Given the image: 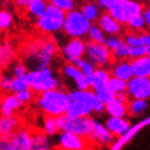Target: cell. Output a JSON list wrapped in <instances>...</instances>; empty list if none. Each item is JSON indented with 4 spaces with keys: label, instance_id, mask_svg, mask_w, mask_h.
Masks as SVG:
<instances>
[{
    "label": "cell",
    "instance_id": "ffe728a7",
    "mask_svg": "<svg viewBox=\"0 0 150 150\" xmlns=\"http://www.w3.org/2000/svg\"><path fill=\"white\" fill-rule=\"evenodd\" d=\"M134 76L150 78V57L144 55L140 58H135L130 62Z\"/></svg>",
    "mask_w": 150,
    "mask_h": 150
},
{
    "label": "cell",
    "instance_id": "9c48e42d",
    "mask_svg": "<svg viewBox=\"0 0 150 150\" xmlns=\"http://www.w3.org/2000/svg\"><path fill=\"white\" fill-rule=\"evenodd\" d=\"M127 95L133 98L148 100L150 97V78L133 76L127 81Z\"/></svg>",
    "mask_w": 150,
    "mask_h": 150
},
{
    "label": "cell",
    "instance_id": "7c38bea8",
    "mask_svg": "<svg viewBox=\"0 0 150 150\" xmlns=\"http://www.w3.org/2000/svg\"><path fill=\"white\" fill-rule=\"evenodd\" d=\"M58 146L60 150H84L85 140L80 135L62 132L58 138Z\"/></svg>",
    "mask_w": 150,
    "mask_h": 150
},
{
    "label": "cell",
    "instance_id": "4dcf8cb0",
    "mask_svg": "<svg viewBox=\"0 0 150 150\" xmlns=\"http://www.w3.org/2000/svg\"><path fill=\"white\" fill-rule=\"evenodd\" d=\"M128 49H129V46L124 42V40H121L118 42V45L111 51V53L117 60H122L128 58Z\"/></svg>",
    "mask_w": 150,
    "mask_h": 150
},
{
    "label": "cell",
    "instance_id": "5b68a950",
    "mask_svg": "<svg viewBox=\"0 0 150 150\" xmlns=\"http://www.w3.org/2000/svg\"><path fill=\"white\" fill-rule=\"evenodd\" d=\"M57 123L59 132H69L83 137V138H86V137H90L91 134L93 120L89 116L71 117L64 113L57 117Z\"/></svg>",
    "mask_w": 150,
    "mask_h": 150
},
{
    "label": "cell",
    "instance_id": "e0dca14e",
    "mask_svg": "<svg viewBox=\"0 0 150 150\" xmlns=\"http://www.w3.org/2000/svg\"><path fill=\"white\" fill-rule=\"evenodd\" d=\"M90 138L96 140L97 143H100V144H108V143H111L112 139H113V134L110 132L106 126H103V124L98 123L96 121H93Z\"/></svg>",
    "mask_w": 150,
    "mask_h": 150
},
{
    "label": "cell",
    "instance_id": "d6a6232c",
    "mask_svg": "<svg viewBox=\"0 0 150 150\" xmlns=\"http://www.w3.org/2000/svg\"><path fill=\"white\" fill-rule=\"evenodd\" d=\"M128 25V27L130 30H133V31H137V32H139V31H143L145 27H146V25H145V20H144V17H143V14H138V15H134L129 18V20L127 21Z\"/></svg>",
    "mask_w": 150,
    "mask_h": 150
},
{
    "label": "cell",
    "instance_id": "d4e9b609",
    "mask_svg": "<svg viewBox=\"0 0 150 150\" xmlns=\"http://www.w3.org/2000/svg\"><path fill=\"white\" fill-rule=\"evenodd\" d=\"M32 150H51V142L43 132H32Z\"/></svg>",
    "mask_w": 150,
    "mask_h": 150
},
{
    "label": "cell",
    "instance_id": "277c9868",
    "mask_svg": "<svg viewBox=\"0 0 150 150\" xmlns=\"http://www.w3.org/2000/svg\"><path fill=\"white\" fill-rule=\"evenodd\" d=\"M65 12L55 6L48 4L45 12L36 18V27L40 32L45 35H53L57 33L63 28Z\"/></svg>",
    "mask_w": 150,
    "mask_h": 150
},
{
    "label": "cell",
    "instance_id": "60d3db41",
    "mask_svg": "<svg viewBox=\"0 0 150 150\" xmlns=\"http://www.w3.org/2000/svg\"><path fill=\"white\" fill-rule=\"evenodd\" d=\"M97 95V97L101 100V101L106 105L107 102H110L112 98H115V93L113 92H111L107 87H103V89H101V90H97V91H93Z\"/></svg>",
    "mask_w": 150,
    "mask_h": 150
},
{
    "label": "cell",
    "instance_id": "d6986e66",
    "mask_svg": "<svg viewBox=\"0 0 150 150\" xmlns=\"http://www.w3.org/2000/svg\"><path fill=\"white\" fill-rule=\"evenodd\" d=\"M110 78H111V75L106 69H103V68H96L95 71L90 76V86L93 89V91L107 87V83Z\"/></svg>",
    "mask_w": 150,
    "mask_h": 150
},
{
    "label": "cell",
    "instance_id": "f546056e",
    "mask_svg": "<svg viewBox=\"0 0 150 150\" xmlns=\"http://www.w3.org/2000/svg\"><path fill=\"white\" fill-rule=\"evenodd\" d=\"M12 25H14V16H12V14L9 10L1 9L0 10V32L10 30Z\"/></svg>",
    "mask_w": 150,
    "mask_h": 150
},
{
    "label": "cell",
    "instance_id": "b9f144b4",
    "mask_svg": "<svg viewBox=\"0 0 150 150\" xmlns=\"http://www.w3.org/2000/svg\"><path fill=\"white\" fill-rule=\"evenodd\" d=\"M0 150H16L10 137H0Z\"/></svg>",
    "mask_w": 150,
    "mask_h": 150
},
{
    "label": "cell",
    "instance_id": "8fae6325",
    "mask_svg": "<svg viewBox=\"0 0 150 150\" xmlns=\"http://www.w3.org/2000/svg\"><path fill=\"white\" fill-rule=\"evenodd\" d=\"M21 101L17 98L15 93H1L0 96V115L1 116H11L16 115L17 111L22 108Z\"/></svg>",
    "mask_w": 150,
    "mask_h": 150
},
{
    "label": "cell",
    "instance_id": "2e32d148",
    "mask_svg": "<svg viewBox=\"0 0 150 150\" xmlns=\"http://www.w3.org/2000/svg\"><path fill=\"white\" fill-rule=\"evenodd\" d=\"M97 25L106 35H118L122 31V25L116 18L112 17L107 11L100 14L97 18Z\"/></svg>",
    "mask_w": 150,
    "mask_h": 150
},
{
    "label": "cell",
    "instance_id": "74e56055",
    "mask_svg": "<svg viewBox=\"0 0 150 150\" xmlns=\"http://www.w3.org/2000/svg\"><path fill=\"white\" fill-rule=\"evenodd\" d=\"M28 71V68L22 62H16L11 65V75L12 76H25Z\"/></svg>",
    "mask_w": 150,
    "mask_h": 150
},
{
    "label": "cell",
    "instance_id": "7bdbcfd3",
    "mask_svg": "<svg viewBox=\"0 0 150 150\" xmlns=\"http://www.w3.org/2000/svg\"><path fill=\"white\" fill-rule=\"evenodd\" d=\"M138 35H139L140 45L146 48H150V32H140Z\"/></svg>",
    "mask_w": 150,
    "mask_h": 150
},
{
    "label": "cell",
    "instance_id": "7402d4cb",
    "mask_svg": "<svg viewBox=\"0 0 150 150\" xmlns=\"http://www.w3.org/2000/svg\"><path fill=\"white\" fill-rule=\"evenodd\" d=\"M80 12L84 15L85 18H87L91 23L97 21V18L101 14V8L98 6V4L95 0H87L83 5L80 6Z\"/></svg>",
    "mask_w": 150,
    "mask_h": 150
},
{
    "label": "cell",
    "instance_id": "ba28073f",
    "mask_svg": "<svg viewBox=\"0 0 150 150\" xmlns=\"http://www.w3.org/2000/svg\"><path fill=\"white\" fill-rule=\"evenodd\" d=\"M85 54L87 59L92 62L97 67H105L110 64L112 59L111 51L105 46V43H96V42H86V51Z\"/></svg>",
    "mask_w": 150,
    "mask_h": 150
},
{
    "label": "cell",
    "instance_id": "6da1fadb",
    "mask_svg": "<svg viewBox=\"0 0 150 150\" xmlns=\"http://www.w3.org/2000/svg\"><path fill=\"white\" fill-rule=\"evenodd\" d=\"M58 54V46L52 38H37L30 41L22 49V63L28 70L41 69L52 64Z\"/></svg>",
    "mask_w": 150,
    "mask_h": 150
},
{
    "label": "cell",
    "instance_id": "52a82bcc",
    "mask_svg": "<svg viewBox=\"0 0 150 150\" xmlns=\"http://www.w3.org/2000/svg\"><path fill=\"white\" fill-rule=\"evenodd\" d=\"M144 8L139 0H117L106 10L121 25L127 23L132 16L142 14Z\"/></svg>",
    "mask_w": 150,
    "mask_h": 150
},
{
    "label": "cell",
    "instance_id": "4316f807",
    "mask_svg": "<svg viewBox=\"0 0 150 150\" xmlns=\"http://www.w3.org/2000/svg\"><path fill=\"white\" fill-rule=\"evenodd\" d=\"M71 64L74 65H76L79 69L81 70V73H83L84 75H86V76H91L92 73L95 71L96 69V65L92 63V62H90L89 59H84L83 57L81 58H78V59H75L71 62Z\"/></svg>",
    "mask_w": 150,
    "mask_h": 150
},
{
    "label": "cell",
    "instance_id": "ee69618b",
    "mask_svg": "<svg viewBox=\"0 0 150 150\" xmlns=\"http://www.w3.org/2000/svg\"><path fill=\"white\" fill-rule=\"evenodd\" d=\"M95 1L98 4V6L102 10H107L115 1H117V0H95Z\"/></svg>",
    "mask_w": 150,
    "mask_h": 150
},
{
    "label": "cell",
    "instance_id": "d590c367",
    "mask_svg": "<svg viewBox=\"0 0 150 150\" xmlns=\"http://www.w3.org/2000/svg\"><path fill=\"white\" fill-rule=\"evenodd\" d=\"M63 74L65 75L67 78H69L71 80H75V79H78L83 73H81V70L79 69L76 65H74L71 63H68L63 68Z\"/></svg>",
    "mask_w": 150,
    "mask_h": 150
},
{
    "label": "cell",
    "instance_id": "83f0119b",
    "mask_svg": "<svg viewBox=\"0 0 150 150\" xmlns=\"http://www.w3.org/2000/svg\"><path fill=\"white\" fill-rule=\"evenodd\" d=\"M87 37H89V41L91 42H96V43H105L106 40V33L101 30V27L96 23H91V26L87 31Z\"/></svg>",
    "mask_w": 150,
    "mask_h": 150
},
{
    "label": "cell",
    "instance_id": "44dd1931",
    "mask_svg": "<svg viewBox=\"0 0 150 150\" xmlns=\"http://www.w3.org/2000/svg\"><path fill=\"white\" fill-rule=\"evenodd\" d=\"M112 76H116L118 79H122L124 81H128L130 78H133V69L130 62L127 59L118 60V63L112 68Z\"/></svg>",
    "mask_w": 150,
    "mask_h": 150
},
{
    "label": "cell",
    "instance_id": "c3c4849f",
    "mask_svg": "<svg viewBox=\"0 0 150 150\" xmlns=\"http://www.w3.org/2000/svg\"><path fill=\"white\" fill-rule=\"evenodd\" d=\"M148 57H150V48H148V53H146Z\"/></svg>",
    "mask_w": 150,
    "mask_h": 150
},
{
    "label": "cell",
    "instance_id": "3957f363",
    "mask_svg": "<svg viewBox=\"0 0 150 150\" xmlns=\"http://www.w3.org/2000/svg\"><path fill=\"white\" fill-rule=\"evenodd\" d=\"M26 78L28 81L30 89L37 93L59 87V80L54 75L51 67L28 70L26 74Z\"/></svg>",
    "mask_w": 150,
    "mask_h": 150
},
{
    "label": "cell",
    "instance_id": "836d02e7",
    "mask_svg": "<svg viewBox=\"0 0 150 150\" xmlns=\"http://www.w3.org/2000/svg\"><path fill=\"white\" fill-rule=\"evenodd\" d=\"M146 108H148V101L142 98H134V101H132V103L128 106V111L134 116L140 115Z\"/></svg>",
    "mask_w": 150,
    "mask_h": 150
},
{
    "label": "cell",
    "instance_id": "5bb4252c",
    "mask_svg": "<svg viewBox=\"0 0 150 150\" xmlns=\"http://www.w3.org/2000/svg\"><path fill=\"white\" fill-rule=\"evenodd\" d=\"M16 150H32V132L28 128L20 127L11 135Z\"/></svg>",
    "mask_w": 150,
    "mask_h": 150
},
{
    "label": "cell",
    "instance_id": "603a6c76",
    "mask_svg": "<svg viewBox=\"0 0 150 150\" xmlns=\"http://www.w3.org/2000/svg\"><path fill=\"white\" fill-rule=\"evenodd\" d=\"M105 111L111 117H124L128 112V106L127 103H123L116 98H112L110 102L105 105Z\"/></svg>",
    "mask_w": 150,
    "mask_h": 150
},
{
    "label": "cell",
    "instance_id": "4fadbf2b",
    "mask_svg": "<svg viewBox=\"0 0 150 150\" xmlns=\"http://www.w3.org/2000/svg\"><path fill=\"white\" fill-rule=\"evenodd\" d=\"M16 48L9 40L0 41V68L3 70L8 69L16 60Z\"/></svg>",
    "mask_w": 150,
    "mask_h": 150
},
{
    "label": "cell",
    "instance_id": "1f68e13d",
    "mask_svg": "<svg viewBox=\"0 0 150 150\" xmlns=\"http://www.w3.org/2000/svg\"><path fill=\"white\" fill-rule=\"evenodd\" d=\"M26 89H30L26 75H25V76H12V83H11V92L12 93H17L22 90H26Z\"/></svg>",
    "mask_w": 150,
    "mask_h": 150
},
{
    "label": "cell",
    "instance_id": "8d00e7d4",
    "mask_svg": "<svg viewBox=\"0 0 150 150\" xmlns=\"http://www.w3.org/2000/svg\"><path fill=\"white\" fill-rule=\"evenodd\" d=\"M148 53V48L146 47H143V46H129L128 49V58H140V57H144Z\"/></svg>",
    "mask_w": 150,
    "mask_h": 150
},
{
    "label": "cell",
    "instance_id": "30bf717a",
    "mask_svg": "<svg viewBox=\"0 0 150 150\" xmlns=\"http://www.w3.org/2000/svg\"><path fill=\"white\" fill-rule=\"evenodd\" d=\"M86 42L83 38H70L62 47V54L68 63L85 55Z\"/></svg>",
    "mask_w": 150,
    "mask_h": 150
},
{
    "label": "cell",
    "instance_id": "f1b7e54d",
    "mask_svg": "<svg viewBox=\"0 0 150 150\" xmlns=\"http://www.w3.org/2000/svg\"><path fill=\"white\" fill-rule=\"evenodd\" d=\"M107 89L116 93H121V92H126L127 90V81H124L122 79H118L116 76H111L108 83H107Z\"/></svg>",
    "mask_w": 150,
    "mask_h": 150
},
{
    "label": "cell",
    "instance_id": "7a4b0ae2",
    "mask_svg": "<svg viewBox=\"0 0 150 150\" xmlns=\"http://www.w3.org/2000/svg\"><path fill=\"white\" fill-rule=\"evenodd\" d=\"M36 102L45 115L58 117L65 113L68 105L70 102V97L69 93L63 90L53 89L38 93Z\"/></svg>",
    "mask_w": 150,
    "mask_h": 150
},
{
    "label": "cell",
    "instance_id": "bcb514c9",
    "mask_svg": "<svg viewBox=\"0 0 150 150\" xmlns=\"http://www.w3.org/2000/svg\"><path fill=\"white\" fill-rule=\"evenodd\" d=\"M142 14H143V17H144V20H145V25L150 28V9H144Z\"/></svg>",
    "mask_w": 150,
    "mask_h": 150
},
{
    "label": "cell",
    "instance_id": "8992f818",
    "mask_svg": "<svg viewBox=\"0 0 150 150\" xmlns=\"http://www.w3.org/2000/svg\"><path fill=\"white\" fill-rule=\"evenodd\" d=\"M91 22L84 17L79 9H73L65 12L62 31L70 38H83L87 35Z\"/></svg>",
    "mask_w": 150,
    "mask_h": 150
},
{
    "label": "cell",
    "instance_id": "681fc988",
    "mask_svg": "<svg viewBox=\"0 0 150 150\" xmlns=\"http://www.w3.org/2000/svg\"><path fill=\"white\" fill-rule=\"evenodd\" d=\"M148 1H150V0H148Z\"/></svg>",
    "mask_w": 150,
    "mask_h": 150
},
{
    "label": "cell",
    "instance_id": "f6af8a7d",
    "mask_svg": "<svg viewBox=\"0 0 150 150\" xmlns=\"http://www.w3.org/2000/svg\"><path fill=\"white\" fill-rule=\"evenodd\" d=\"M28 0H12V4L15 5V8L18 10H25L26 9V5H27Z\"/></svg>",
    "mask_w": 150,
    "mask_h": 150
},
{
    "label": "cell",
    "instance_id": "7dc6e473",
    "mask_svg": "<svg viewBox=\"0 0 150 150\" xmlns=\"http://www.w3.org/2000/svg\"><path fill=\"white\" fill-rule=\"evenodd\" d=\"M3 74H4V70L0 68V79H1V76H3Z\"/></svg>",
    "mask_w": 150,
    "mask_h": 150
},
{
    "label": "cell",
    "instance_id": "cb8c5ba5",
    "mask_svg": "<svg viewBox=\"0 0 150 150\" xmlns=\"http://www.w3.org/2000/svg\"><path fill=\"white\" fill-rule=\"evenodd\" d=\"M47 5H48L47 0H28L25 10H26L28 16L37 18L45 12Z\"/></svg>",
    "mask_w": 150,
    "mask_h": 150
},
{
    "label": "cell",
    "instance_id": "484cf974",
    "mask_svg": "<svg viewBox=\"0 0 150 150\" xmlns=\"http://www.w3.org/2000/svg\"><path fill=\"white\" fill-rule=\"evenodd\" d=\"M42 132L48 137L55 135L59 132L58 128V123H57V117L54 116H48L46 115L45 120H43V127H42Z\"/></svg>",
    "mask_w": 150,
    "mask_h": 150
},
{
    "label": "cell",
    "instance_id": "ac0fdd59",
    "mask_svg": "<svg viewBox=\"0 0 150 150\" xmlns=\"http://www.w3.org/2000/svg\"><path fill=\"white\" fill-rule=\"evenodd\" d=\"M106 127L112 134L122 135L126 134L130 129V124L127 120H124V117H111L106 122Z\"/></svg>",
    "mask_w": 150,
    "mask_h": 150
},
{
    "label": "cell",
    "instance_id": "9a60e30c",
    "mask_svg": "<svg viewBox=\"0 0 150 150\" xmlns=\"http://www.w3.org/2000/svg\"><path fill=\"white\" fill-rule=\"evenodd\" d=\"M20 127H22V121L18 116L0 115V137H10Z\"/></svg>",
    "mask_w": 150,
    "mask_h": 150
},
{
    "label": "cell",
    "instance_id": "ab89813d",
    "mask_svg": "<svg viewBox=\"0 0 150 150\" xmlns=\"http://www.w3.org/2000/svg\"><path fill=\"white\" fill-rule=\"evenodd\" d=\"M15 95H16L17 98L21 101L22 105H27V103H30V102L33 100L35 92L31 90V89H26V90H22V91H20V92L15 93Z\"/></svg>",
    "mask_w": 150,
    "mask_h": 150
},
{
    "label": "cell",
    "instance_id": "f35d334b",
    "mask_svg": "<svg viewBox=\"0 0 150 150\" xmlns=\"http://www.w3.org/2000/svg\"><path fill=\"white\" fill-rule=\"evenodd\" d=\"M11 83L12 75H4L0 79V93H9L11 92Z\"/></svg>",
    "mask_w": 150,
    "mask_h": 150
},
{
    "label": "cell",
    "instance_id": "e575fe53",
    "mask_svg": "<svg viewBox=\"0 0 150 150\" xmlns=\"http://www.w3.org/2000/svg\"><path fill=\"white\" fill-rule=\"evenodd\" d=\"M48 4H51L55 8H58L60 10H63L64 12H68L73 9H75V0H47Z\"/></svg>",
    "mask_w": 150,
    "mask_h": 150
}]
</instances>
